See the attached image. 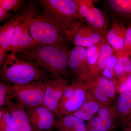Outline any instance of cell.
Returning a JSON list of instances; mask_svg holds the SVG:
<instances>
[{"mask_svg": "<svg viewBox=\"0 0 131 131\" xmlns=\"http://www.w3.org/2000/svg\"><path fill=\"white\" fill-rule=\"evenodd\" d=\"M0 131H20L7 108L1 107Z\"/></svg>", "mask_w": 131, "mask_h": 131, "instance_id": "24", "label": "cell"}, {"mask_svg": "<svg viewBox=\"0 0 131 131\" xmlns=\"http://www.w3.org/2000/svg\"><path fill=\"white\" fill-rule=\"evenodd\" d=\"M7 106L8 110L16 122L20 131H34L25 109L12 101Z\"/></svg>", "mask_w": 131, "mask_h": 131, "instance_id": "17", "label": "cell"}, {"mask_svg": "<svg viewBox=\"0 0 131 131\" xmlns=\"http://www.w3.org/2000/svg\"><path fill=\"white\" fill-rule=\"evenodd\" d=\"M127 28L124 24L117 20L113 21L110 29L106 35V40L116 53L120 51L124 46Z\"/></svg>", "mask_w": 131, "mask_h": 131, "instance_id": "13", "label": "cell"}, {"mask_svg": "<svg viewBox=\"0 0 131 131\" xmlns=\"http://www.w3.org/2000/svg\"><path fill=\"white\" fill-rule=\"evenodd\" d=\"M76 86L72 96L59 108L57 116L70 115L81 107L87 96V82L77 80Z\"/></svg>", "mask_w": 131, "mask_h": 131, "instance_id": "11", "label": "cell"}, {"mask_svg": "<svg viewBox=\"0 0 131 131\" xmlns=\"http://www.w3.org/2000/svg\"><path fill=\"white\" fill-rule=\"evenodd\" d=\"M21 19L28 26L31 36L37 43L64 44L68 40L63 28L42 13H39L34 6L22 11Z\"/></svg>", "mask_w": 131, "mask_h": 131, "instance_id": "3", "label": "cell"}, {"mask_svg": "<svg viewBox=\"0 0 131 131\" xmlns=\"http://www.w3.org/2000/svg\"><path fill=\"white\" fill-rule=\"evenodd\" d=\"M25 2L23 0H1L0 7L7 12L12 10L17 11Z\"/></svg>", "mask_w": 131, "mask_h": 131, "instance_id": "29", "label": "cell"}, {"mask_svg": "<svg viewBox=\"0 0 131 131\" xmlns=\"http://www.w3.org/2000/svg\"><path fill=\"white\" fill-rule=\"evenodd\" d=\"M121 123L123 124H129L130 125H131V114L129 117H126Z\"/></svg>", "mask_w": 131, "mask_h": 131, "instance_id": "35", "label": "cell"}, {"mask_svg": "<svg viewBox=\"0 0 131 131\" xmlns=\"http://www.w3.org/2000/svg\"><path fill=\"white\" fill-rule=\"evenodd\" d=\"M68 66L77 75V80L84 81L88 71L87 49L81 46H75L71 50Z\"/></svg>", "mask_w": 131, "mask_h": 131, "instance_id": "12", "label": "cell"}, {"mask_svg": "<svg viewBox=\"0 0 131 131\" xmlns=\"http://www.w3.org/2000/svg\"><path fill=\"white\" fill-rule=\"evenodd\" d=\"M116 55L118 57H130L131 56V25L127 28L124 47L120 51L116 53Z\"/></svg>", "mask_w": 131, "mask_h": 131, "instance_id": "28", "label": "cell"}, {"mask_svg": "<svg viewBox=\"0 0 131 131\" xmlns=\"http://www.w3.org/2000/svg\"><path fill=\"white\" fill-rule=\"evenodd\" d=\"M13 14H12L9 13L7 11L0 7V21L1 22L11 18Z\"/></svg>", "mask_w": 131, "mask_h": 131, "instance_id": "34", "label": "cell"}, {"mask_svg": "<svg viewBox=\"0 0 131 131\" xmlns=\"http://www.w3.org/2000/svg\"><path fill=\"white\" fill-rule=\"evenodd\" d=\"M97 83L102 89L106 95L112 102L114 100L116 97V93L118 91V87L112 79H108L100 75L95 78Z\"/></svg>", "mask_w": 131, "mask_h": 131, "instance_id": "23", "label": "cell"}, {"mask_svg": "<svg viewBox=\"0 0 131 131\" xmlns=\"http://www.w3.org/2000/svg\"><path fill=\"white\" fill-rule=\"evenodd\" d=\"M122 131H131V126L124 127Z\"/></svg>", "mask_w": 131, "mask_h": 131, "instance_id": "36", "label": "cell"}, {"mask_svg": "<svg viewBox=\"0 0 131 131\" xmlns=\"http://www.w3.org/2000/svg\"><path fill=\"white\" fill-rule=\"evenodd\" d=\"M25 110L34 131H51L54 127L56 116L44 105Z\"/></svg>", "mask_w": 131, "mask_h": 131, "instance_id": "8", "label": "cell"}, {"mask_svg": "<svg viewBox=\"0 0 131 131\" xmlns=\"http://www.w3.org/2000/svg\"><path fill=\"white\" fill-rule=\"evenodd\" d=\"M80 15L94 30L105 38L107 32V22L102 12L94 5L95 1L75 0Z\"/></svg>", "mask_w": 131, "mask_h": 131, "instance_id": "7", "label": "cell"}, {"mask_svg": "<svg viewBox=\"0 0 131 131\" xmlns=\"http://www.w3.org/2000/svg\"><path fill=\"white\" fill-rule=\"evenodd\" d=\"M87 131H100L97 130H94V129H88Z\"/></svg>", "mask_w": 131, "mask_h": 131, "instance_id": "37", "label": "cell"}, {"mask_svg": "<svg viewBox=\"0 0 131 131\" xmlns=\"http://www.w3.org/2000/svg\"><path fill=\"white\" fill-rule=\"evenodd\" d=\"M105 40V38H103L100 42H98L96 44L87 48L88 62V73L96 65L100 55L102 46Z\"/></svg>", "mask_w": 131, "mask_h": 131, "instance_id": "25", "label": "cell"}, {"mask_svg": "<svg viewBox=\"0 0 131 131\" xmlns=\"http://www.w3.org/2000/svg\"><path fill=\"white\" fill-rule=\"evenodd\" d=\"M14 99L13 85L4 81L0 82V107L7 105L8 104Z\"/></svg>", "mask_w": 131, "mask_h": 131, "instance_id": "26", "label": "cell"}, {"mask_svg": "<svg viewBox=\"0 0 131 131\" xmlns=\"http://www.w3.org/2000/svg\"><path fill=\"white\" fill-rule=\"evenodd\" d=\"M76 86V81H74L70 85H68L59 103V107L62 105L66 101L70 98L74 92Z\"/></svg>", "mask_w": 131, "mask_h": 131, "instance_id": "31", "label": "cell"}, {"mask_svg": "<svg viewBox=\"0 0 131 131\" xmlns=\"http://www.w3.org/2000/svg\"><path fill=\"white\" fill-rule=\"evenodd\" d=\"M113 105L121 122L131 114V91L120 94Z\"/></svg>", "mask_w": 131, "mask_h": 131, "instance_id": "18", "label": "cell"}, {"mask_svg": "<svg viewBox=\"0 0 131 131\" xmlns=\"http://www.w3.org/2000/svg\"><path fill=\"white\" fill-rule=\"evenodd\" d=\"M54 127L58 131H87V122L71 115L56 117Z\"/></svg>", "mask_w": 131, "mask_h": 131, "instance_id": "14", "label": "cell"}, {"mask_svg": "<svg viewBox=\"0 0 131 131\" xmlns=\"http://www.w3.org/2000/svg\"><path fill=\"white\" fill-rule=\"evenodd\" d=\"M118 91L120 94L125 92H131V74L124 80L121 81V83L120 84L118 89Z\"/></svg>", "mask_w": 131, "mask_h": 131, "instance_id": "32", "label": "cell"}, {"mask_svg": "<svg viewBox=\"0 0 131 131\" xmlns=\"http://www.w3.org/2000/svg\"><path fill=\"white\" fill-rule=\"evenodd\" d=\"M117 58V55H112L108 60L106 65L103 71V77L108 79L112 78L114 74V69Z\"/></svg>", "mask_w": 131, "mask_h": 131, "instance_id": "30", "label": "cell"}, {"mask_svg": "<svg viewBox=\"0 0 131 131\" xmlns=\"http://www.w3.org/2000/svg\"><path fill=\"white\" fill-rule=\"evenodd\" d=\"M1 77L13 85H21L53 78L49 73L21 55H6L1 68Z\"/></svg>", "mask_w": 131, "mask_h": 131, "instance_id": "2", "label": "cell"}, {"mask_svg": "<svg viewBox=\"0 0 131 131\" xmlns=\"http://www.w3.org/2000/svg\"><path fill=\"white\" fill-rule=\"evenodd\" d=\"M70 115H74L75 117L86 121V122L89 121L94 117L91 115L85 112L80 109H79Z\"/></svg>", "mask_w": 131, "mask_h": 131, "instance_id": "33", "label": "cell"}, {"mask_svg": "<svg viewBox=\"0 0 131 131\" xmlns=\"http://www.w3.org/2000/svg\"><path fill=\"white\" fill-rule=\"evenodd\" d=\"M130 73L131 74V64L130 65Z\"/></svg>", "mask_w": 131, "mask_h": 131, "instance_id": "38", "label": "cell"}, {"mask_svg": "<svg viewBox=\"0 0 131 131\" xmlns=\"http://www.w3.org/2000/svg\"><path fill=\"white\" fill-rule=\"evenodd\" d=\"M36 43L31 36L28 26L20 17L15 28L9 51L17 54H25Z\"/></svg>", "mask_w": 131, "mask_h": 131, "instance_id": "10", "label": "cell"}, {"mask_svg": "<svg viewBox=\"0 0 131 131\" xmlns=\"http://www.w3.org/2000/svg\"><path fill=\"white\" fill-rule=\"evenodd\" d=\"M71 50L64 44L37 43L21 56L49 73L54 78H63Z\"/></svg>", "mask_w": 131, "mask_h": 131, "instance_id": "1", "label": "cell"}, {"mask_svg": "<svg viewBox=\"0 0 131 131\" xmlns=\"http://www.w3.org/2000/svg\"><path fill=\"white\" fill-rule=\"evenodd\" d=\"M87 84V91L90 93L94 98L100 103L101 107L112 102L98 85L95 79L88 82Z\"/></svg>", "mask_w": 131, "mask_h": 131, "instance_id": "21", "label": "cell"}, {"mask_svg": "<svg viewBox=\"0 0 131 131\" xmlns=\"http://www.w3.org/2000/svg\"><path fill=\"white\" fill-rule=\"evenodd\" d=\"M69 85L67 81L64 78H52L47 80L44 105L56 117L60 101Z\"/></svg>", "mask_w": 131, "mask_h": 131, "instance_id": "9", "label": "cell"}, {"mask_svg": "<svg viewBox=\"0 0 131 131\" xmlns=\"http://www.w3.org/2000/svg\"><path fill=\"white\" fill-rule=\"evenodd\" d=\"M21 17L20 13L14 16L4 25L0 27V49L6 52L9 51V47L15 28Z\"/></svg>", "mask_w": 131, "mask_h": 131, "instance_id": "16", "label": "cell"}, {"mask_svg": "<svg viewBox=\"0 0 131 131\" xmlns=\"http://www.w3.org/2000/svg\"><path fill=\"white\" fill-rule=\"evenodd\" d=\"M131 60L129 57L117 56V61L114 69V74L120 81L130 74V67Z\"/></svg>", "mask_w": 131, "mask_h": 131, "instance_id": "22", "label": "cell"}, {"mask_svg": "<svg viewBox=\"0 0 131 131\" xmlns=\"http://www.w3.org/2000/svg\"><path fill=\"white\" fill-rule=\"evenodd\" d=\"M113 53L112 48L105 39L102 46L100 55L96 65L89 71L83 81L86 82L91 81L101 75V73L103 72L108 60L112 56Z\"/></svg>", "mask_w": 131, "mask_h": 131, "instance_id": "15", "label": "cell"}, {"mask_svg": "<svg viewBox=\"0 0 131 131\" xmlns=\"http://www.w3.org/2000/svg\"><path fill=\"white\" fill-rule=\"evenodd\" d=\"M108 2L111 9L118 16L131 19V0H109Z\"/></svg>", "mask_w": 131, "mask_h": 131, "instance_id": "20", "label": "cell"}, {"mask_svg": "<svg viewBox=\"0 0 131 131\" xmlns=\"http://www.w3.org/2000/svg\"><path fill=\"white\" fill-rule=\"evenodd\" d=\"M42 8V14L63 28L64 31L73 22L85 21L80 15L75 0L37 1Z\"/></svg>", "mask_w": 131, "mask_h": 131, "instance_id": "4", "label": "cell"}, {"mask_svg": "<svg viewBox=\"0 0 131 131\" xmlns=\"http://www.w3.org/2000/svg\"><path fill=\"white\" fill-rule=\"evenodd\" d=\"M47 80L13 85L15 103L25 109L44 105Z\"/></svg>", "mask_w": 131, "mask_h": 131, "instance_id": "5", "label": "cell"}, {"mask_svg": "<svg viewBox=\"0 0 131 131\" xmlns=\"http://www.w3.org/2000/svg\"><path fill=\"white\" fill-rule=\"evenodd\" d=\"M65 33L68 40L75 46L83 47L94 45L104 38L86 21L80 20L73 22L66 29Z\"/></svg>", "mask_w": 131, "mask_h": 131, "instance_id": "6", "label": "cell"}, {"mask_svg": "<svg viewBox=\"0 0 131 131\" xmlns=\"http://www.w3.org/2000/svg\"><path fill=\"white\" fill-rule=\"evenodd\" d=\"M101 107L100 103L87 91L86 101L79 109L94 116Z\"/></svg>", "mask_w": 131, "mask_h": 131, "instance_id": "27", "label": "cell"}, {"mask_svg": "<svg viewBox=\"0 0 131 131\" xmlns=\"http://www.w3.org/2000/svg\"><path fill=\"white\" fill-rule=\"evenodd\" d=\"M119 121L113 119L101 118L94 116L87 122L89 129H94L100 131H111L115 129Z\"/></svg>", "mask_w": 131, "mask_h": 131, "instance_id": "19", "label": "cell"}]
</instances>
